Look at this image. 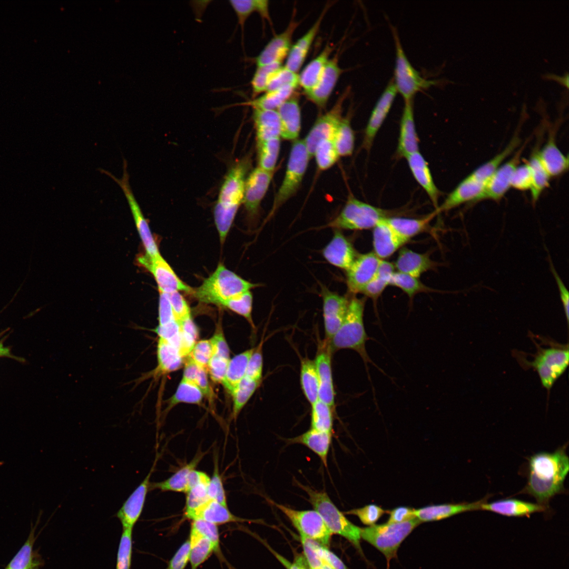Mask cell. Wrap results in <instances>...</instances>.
<instances>
[{
  "label": "cell",
  "mask_w": 569,
  "mask_h": 569,
  "mask_svg": "<svg viewBox=\"0 0 569 569\" xmlns=\"http://www.w3.org/2000/svg\"><path fill=\"white\" fill-rule=\"evenodd\" d=\"M369 493V527H367L362 537H355L323 512L313 511L310 508H301L299 512H301L302 518L312 520L323 529L331 531L361 560L366 569H396L388 549L389 529L387 520H385L383 508H381L383 492H381L380 481L376 477H370Z\"/></svg>",
  "instance_id": "cell-1"
}]
</instances>
